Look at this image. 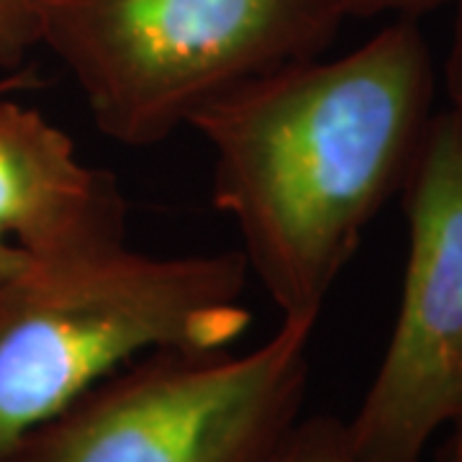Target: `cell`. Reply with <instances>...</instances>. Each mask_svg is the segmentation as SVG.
Instances as JSON below:
<instances>
[{
	"mask_svg": "<svg viewBox=\"0 0 462 462\" xmlns=\"http://www.w3.org/2000/svg\"><path fill=\"white\" fill-rule=\"evenodd\" d=\"M437 83L419 18H393L357 50L270 69L193 116L216 208L281 316L319 321L367 224L401 193Z\"/></svg>",
	"mask_w": 462,
	"mask_h": 462,
	"instance_id": "6da1fadb",
	"label": "cell"
},
{
	"mask_svg": "<svg viewBox=\"0 0 462 462\" xmlns=\"http://www.w3.org/2000/svg\"><path fill=\"white\" fill-rule=\"evenodd\" d=\"M242 252L129 245L32 260L0 281V457L152 349H226L252 324Z\"/></svg>",
	"mask_w": 462,
	"mask_h": 462,
	"instance_id": "7a4b0ae2",
	"label": "cell"
},
{
	"mask_svg": "<svg viewBox=\"0 0 462 462\" xmlns=\"http://www.w3.org/2000/svg\"><path fill=\"white\" fill-rule=\"evenodd\" d=\"M334 0H39L42 47L65 65L103 136L170 139L257 75L321 57Z\"/></svg>",
	"mask_w": 462,
	"mask_h": 462,
	"instance_id": "3957f363",
	"label": "cell"
},
{
	"mask_svg": "<svg viewBox=\"0 0 462 462\" xmlns=\"http://www.w3.org/2000/svg\"><path fill=\"white\" fill-rule=\"evenodd\" d=\"M316 319L263 345L152 349L21 437L0 462H264L296 427Z\"/></svg>",
	"mask_w": 462,
	"mask_h": 462,
	"instance_id": "277c9868",
	"label": "cell"
},
{
	"mask_svg": "<svg viewBox=\"0 0 462 462\" xmlns=\"http://www.w3.org/2000/svg\"><path fill=\"white\" fill-rule=\"evenodd\" d=\"M409 257L396 324L357 413L370 462H424L462 419V114L434 111L401 185Z\"/></svg>",
	"mask_w": 462,
	"mask_h": 462,
	"instance_id": "5b68a950",
	"label": "cell"
},
{
	"mask_svg": "<svg viewBox=\"0 0 462 462\" xmlns=\"http://www.w3.org/2000/svg\"><path fill=\"white\" fill-rule=\"evenodd\" d=\"M23 67L0 78V234L32 260L126 245V200L114 175L85 165L75 142L11 96Z\"/></svg>",
	"mask_w": 462,
	"mask_h": 462,
	"instance_id": "8992f818",
	"label": "cell"
},
{
	"mask_svg": "<svg viewBox=\"0 0 462 462\" xmlns=\"http://www.w3.org/2000/svg\"><path fill=\"white\" fill-rule=\"evenodd\" d=\"M264 462H370L360 455L349 424L337 416L298 419L278 449Z\"/></svg>",
	"mask_w": 462,
	"mask_h": 462,
	"instance_id": "52a82bcc",
	"label": "cell"
},
{
	"mask_svg": "<svg viewBox=\"0 0 462 462\" xmlns=\"http://www.w3.org/2000/svg\"><path fill=\"white\" fill-rule=\"evenodd\" d=\"M36 47L39 0H0V78L23 69Z\"/></svg>",
	"mask_w": 462,
	"mask_h": 462,
	"instance_id": "ba28073f",
	"label": "cell"
},
{
	"mask_svg": "<svg viewBox=\"0 0 462 462\" xmlns=\"http://www.w3.org/2000/svg\"><path fill=\"white\" fill-rule=\"evenodd\" d=\"M345 18H419L455 0H334Z\"/></svg>",
	"mask_w": 462,
	"mask_h": 462,
	"instance_id": "9c48e42d",
	"label": "cell"
},
{
	"mask_svg": "<svg viewBox=\"0 0 462 462\" xmlns=\"http://www.w3.org/2000/svg\"><path fill=\"white\" fill-rule=\"evenodd\" d=\"M455 18H452V36L442 67V85L447 93V106L462 114V0H455Z\"/></svg>",
	"mask_w": 462,
	"mask_h": 462,
	"instance_id": "30bf717a",
	"label": "cell"
},
{
	"mask_svg": "<svg viewBox=\"0 0 462 462\" xmlns=\"http://www.w3.org/2000/svg\"><path fill=\"white\" fill-rule=\"evenodd\" d=\"M29 263H32V257L18 247V245H14L8 236L0 234V281L8 278V275H14L18 270H23Z\"/></svg>",
	"mask_w": 462,
	"mask_h": 462,
	"instance_id": "8fae6325",
	"label": "cell"
},
{
	"mask_svg": "<svg viewBox=\"0 0 462 462\" xmlns=\"http://www.w3.org/2000/svg\"><path fill=\"white\" fill-rule=\"evenodd\" d=\"M442 462H462V419L449 427V439H447Z\"/></svg>",
	"mask_w": 462,
	"mask_h": 462,
	"instance_id": "7c38bea8",
	"label": "cell"
}]
</instances>
